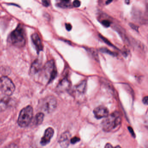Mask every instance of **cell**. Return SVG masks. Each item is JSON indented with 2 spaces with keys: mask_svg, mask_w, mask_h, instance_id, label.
Returning a JSON list of instances; mask_svg holds the SVG:
<instances>
[{
  "mask_svg": "<svg viewBox=\"0 0 148 148\" xmlns=\"http://www.w3.org/2000/svg\"><path fill=\"white\" fill-rule=\"evenodd\" d=\"M54 132V130L51 127H49L45 131L44 136L40 140V144L41 145L45 146L48 144L53 136Z\"/></svg>",
  "mask_w": 148,
  "mask_h": 148,
  "instance_id": "obj_9",
  "label": "cell"
},
{
  "mask_svg": "<svg viewBox=\"0 0 148 148\" xmlns=\"http://www.w3.org/2000/svg\"><path fill=\"white\" fill-rule=\"evenodd\" d=\"M71 86V83L68 79L64 78L61 80L57 87V90L59 92H62L68 90Z\"/></svg>",
  "mask_w": 148,
  "mask_h": 148,
  "instance_id": "obj_10",
  "label": "cell"
},
{
  "mask_svg": "<svg viewBox=\"0 0 148 148\" xmlns=\"http://www.w3.org/2000/svg\"><path fill=\"white\" fill-rule=\"evenodd\" d=\"M80 2L79 1H73V5L74 6V7L76 8H78L80 6Z\"/></svg>",
  "mask_w": 148,
  "mask_h": 148,
  "instance_id": "obj_23",
  "label": "cell"
},
{
  "mask_svg": "<svg viewBox=\"0 0 148 148\" xmlns=\"http://www.w3.org/2000/svg\"><path fill=\"white\" fill-rule=\"evenodd\" d=\"M57 106V99L53 96L46 97L40 102V107L41 110L47 113L53 112Z\"/></svg>",
  "mask_w": 148,
  "mask_h": 148,
  "instance_id": "obj_4",
  "label": "cell"
},
{
  "mask_svg": "<svg viewBox=\"0 0 148 148\" xmlns=\"http://www.w3.org/2000/svg\"><path fill=\"white\" fill-rule=\"evenodd\" d=\"M143 103L144 104H145V105L148 104V98L147 96H146V97H144L143 99Z\"/></svg>",
  "mask_w": 148,
  "mask_h": 148,
  "instance_id": "obj_26",
  "label": "cell"
},
{
  "mask_svg": "<svg viewBox=\"0 0 148 148\" xmlns=\"http://www.w3.org/2000/svg\"><path fill=\"white\" fill-rule=\"evenodd\" d=\"M102 24L104 26L106 27H109L110 25V22L107 20H104L102 21Z\"/></svg>",
  "mask_w": 148,
  "mask_h": 148,
  "instance_id": "obj_19",
  "label": "cell"
},
{
  "mask_svg": "<svg viewBox=\"0 0 148 148\" xmlns=\"http://www.w3.org/2000/svg\"><path fill=\"white\" fill-rule=\"evenodd\" d=\"M42 3H43V5H44V6L45 7L49 6V5H50V3L48 1H42Z\"/></svg>",
  "mask_w": 148,
  "mask_h": 148,
  "instance_id": "obj_27",
  "label": "cell"
},
{
  "mask_svg": "<svg viewBox=\"0 0 148 148\" xmlns=\"http://www.w3.org/2000/svg\"><path fill=\"white\" fill-rule=\"evenodd\" d=\"M130 26L131 27V28H132V29H133V30L136 31H138V27L137 26L134 25V24L131 23V24H130Z\"/></svg>",
  "mask_w": 148,
  "mask_h": 148,
  "instance_id": "obj_24",
  "label": "cell"
},
{
  "mask_svg": "<svg viewBox=\"0 0 148 148\" xmlns=\"http://www.w3.org/2000/svg\"><path fill=\"white\" fill-rule=\"evenodd\" d=\"M44 72L48 83L52 81L57 76V71L53 60H51L47 63L44 68Z\"/></svg>",
  "mask_w": 148,
  "mask_h": 148,
  "instance_id": "obj_6",
  "label": "cell"
},
{
  "mask_svg": "<svg viewBox=\"0 0 148 148\" xmlns=\"http://www.w3.org/2000/svg\"><path fill=\"white\" fill-rule=\"evenodd\" d=\"M93 113L96 118L101 119L106 117L109 115V111L105 106H101L94 109Z\"/></svg>",
  "mask_w": 148,
  "mask_h": 148,
  "instance_id": "obj_7",
  "label": "cell"
},
{
  "mask_svg": "<svg viewBox=\"0 0 148 148\" xmlns=\"http://www.w3.org/2000/svg\"><path fill=\"white\" fill-rule=\"evenodd\" d=\"M15 85L8 77L6 76L0 77V90L7 97L12 95L15 91Z\"/></svg>",
  "mask_w": 148,
  "mask_h": 148,
  "instance_id": "obj_5",
  "label": "cell"
},
{
  "mask_svg": "<svg viewBox=\"0 0 148 148\" xmlns=\"http://www.w3.org/2000/svg\"><path fill=\"white\" fill-rule=\"evenodd\" d=\"M99 37H100V38H101V39H102V40H103V41L106 43V44H107L108 45L110 46L111 47H114V46H113V45L111 43V42H110L109 40H108L106 38H105L104 37H103V36L100 35V34H99Z\"/></svg>",
  "mask_w": 148,
  "mask_h": 148,
  "instance_id": "obj_18",
  "label": "cell"
},
{
  "mask_svg": "<svg viewBox=\"0 0 148 148\" xmlns=\"http://www.w3.org/2000/svg\"><path fill=\"white\" fill-rule=\"evenodd\" d=\"M32 66L31 71H32V73H36L40 69V63L39 60H36L35 62H34Z\"/></svg>",
  "mask_w": 148,
  "mask_h": 148,
  "instance_id": "obj_15",
  "label": "cell"
},
{
  "mask_svg": "<svg viewBox=\"0 0 148 148\" xmlns=\"http://www.w3.org/2000/svg\"><path fill=\"white\" fill-rule=\"evenodd\" d=\"M104 148H121L119 145H117L116 146V147H113L111 144L107 143L106 145L105 146Z\"/></svg>",
  "mask_w": 148,
  "mask_h": 148,
  "instance_id": "obj_22",
  "label": "cell"
},
{
  "mask_svg": "<svg viewBox=\"0 0 148 148\" xmlns=\"http://www.w3.org/2000/svg\"><path fill=\"white\" fill-rule=\"evenodd\" d=\"M45 115L42 112H39L36 114L34 118V123L35 125H38L43 123Z\"/></svg>",
  "mask_w": 148,
  "mask_h": 148,
  "instance_id": "obj_14",
  "label": "cell"
},
{
  "mask_svg": "<svg viewBox=\"0 0 148 148\" xmlns=\"http://www.w3.org/2000/svg\"><path fill=\"white\" fill-rule=\"evenodd\" d=\"M86 82L85 80L82 81L79 84L75 86V90L80 94H84L86 92Z\"/></svg>",
  "mask_w": 148,
  "mask_h": 148,
  "instance_id": "obj_13",
  "label": "cell"
},
{
  "mask_svg": "<svg viewBox=\"0 0 148 148\" xmlns=\"http://www.w3.org/2000/svg\"><path fill=\"white\" fill-rule=\"evenodd\" d=\"M67 31H71L72 29V26L70 24H66L65 25Z\"/></svg>",
  "mask_w": 148,
  "mask_h": 148,
  "instance_id": "obj_25",
  "label": "cell"
},
{
  "mask_svg": "<svg viewBox=\"0 0 148 148\" xmlns=\"http://www.w3.org/2000/svg\"><path fill=\"white\" fill-rule=\"evenodd\" d=\"M122 117L119 112H115L109 114L102 122L103 130L106 132L113 131L117 129L121 123Z\"/></svg>",
  "mask_w": 148,
  "mask_h": 148,
  "instance_id": "obj_1",
  "label": "cell"
},
{
  "mask_svg": "<svg viewBox=\"0 0 148 148\" xmlns=\"http://www.w3.org/2000/svg\"><path fill=\"white\" fill-rule=\"evenodd\" d=\"M10 39L13 45L18 47L25 46L26 44V35L25 29L21 25H20L12 32L10 35Z\"/></svg>",
  "mask_w": 148,
  "mask_h": 148,
  "instance_id": "obj_2",
  "label": "cell"
},
{
  "mask_svg": "<svg viewBox=\"0 0 148 148\" xmlns=\"http://www.w3.org/2000/svg\"><path fill=\"white\" fill-rule=\"evenodd\" d=\"M71 135L69 132L62 133L59 139V143L62 148H67L71 143Z\"/></svg>",
  "mask_w": 148,
  "mask_h": 148,
  "instance_id": "obj_8",
  "label": "cell"
},
{
  "mask_svg": "<svg viewBox=\"0 0 148 148\" xmlns=\"http://www.w3.org/2000/svg\"><path fill=\"white\" fill-rule=\"evenodd\" d=\"M128 129H129V131H130V132L131 134H132V135L133 136H134L135 133H134V132H133V130H132V128L131 127H129Z\"/></svg>",
  "mask_w": 148,
  "mask_h": 148,
  "instance_id": "obj_28",
  "label": "cell"
},
{
  "mask_svg": "<svg viewBox=\"0 0 148 148\" xmlns=\"http://www.w3.org/2000/svg\"><path fill=\"white\" fill-rule=\"evenodd\" d=\"M71 3L69 1H62L58 3V6L62 8H68L71 6Z\"/></svg>",
  "mask_w": 148,
  "mask_h": 148,
  "instance_id": "obj_16",
  "label": "cell"
},
{
  "mask_svg": "<svg viewBox=\"0 0 148 148\" xmlns=\"http://www.w3.org/2000/svg\"><path fill=\"white\" fill-rule=\"evenodd\" d=\"M100 51L102 53H107V54H109V55H112V56H115V54H114L111 51L108 50L107 48L103 47V48H101V49H100Z\"/></svg>",
  "mask_w": 148,
  "mask_h": 148,
  "instance_id": "obj_17",
  "label": "cell"
},
{
  "mask_svg": "<svg viewBox=\"0 0 148 148\" xmlns=\"http://www.w3.org/2000/svg\"><path fill=\"white\" fill-rule=\"evenodd\" d=\"M4 148H18V146L16 144L11 143L8 145H7Z\"/></svg>",
  "mask_w": 148,
  "mask_h": 148,
  "instance_id": "obj_21",
  "label": "cell"
},
{
  "mask_svg": "<svg viewBox=\"0 0 148 148\" xmlns=\"http://www.w3.org/2000/svg\"><path fill=\"white\" fill-rule=\"evenodd\" d=\"M32 39L35 46L37 53H38L43 50V45L38 34L37 33L33 34L32 36Z\"/></svg>",
  "mask_w": 148,
  "mask_h": 148,
  "instance_id": "obj_11",
  "label": "cell"
},
{
  "mask_svg": "<svg viewBox=\"0 0 148 148\" xmlns=\"http://www.w3.org/2000/svg\"><path fill=\"white\" fill-rule=\"evenodd\" d=\"M33 116V109L31 106L23 108L20 112L18 123L20 127H27L31 123Z\"/></svg>",
  "mask_w": 148,
  "mask_h": 148,
  "instance_id": "obj_3",
  "label": "cell"
},
{
  "mask_svg": "<svg viewBox=\"0 0 148 148\" xmlns=\"http://www.w3.org/2000/svg\"><path fill=\"white\" fill-rule=\"evenodd\" d=\"M112 2V1H106V5H108V4H110L111 2Z\"/></svg>",
  "mask_w": 148,
  "mask_h": 148,
  "instance_id": "obj_29",
  "label": "cell"
},
{
  "mask_svg": "<svg viewBox=\"0 0 148 148\" xmlns=\"http://www.w3.org/2000/svg\"><path fill=\"white\" fill-rule=\"evenodd\" d=\"M79 140H80V138H79L77 137H74L73 138H71V143L72 144H74L77 142H79Z\"/></svg>",
  "mask_w": 148,
  "mask_h": 148,
  "instance_id": "obj_20",
  "label": "cell"
},
{
  "mask_svg": "<svg viewBox=\"0 0 148 148\" xmlns=\"http://www.w3.org/2000/svg\"><path fill=\"white\" fill-rule=\"evenodd\" d=\"M12 99L9 97H5L0 100V112L5 110L10 106Z\"/></svg>",
  "mask_w": 148,
  "mask_h": 148,
  "instance_id": "obj_12",
  "label": "cell"
}]
</instances>
